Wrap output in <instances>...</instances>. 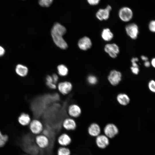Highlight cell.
I'll return each instance as SVG.
<instances>
[{"instance_id": "1", "label": "cell", "mask_w": 155, "mask_h": 155, "mask_svg": "<svg viewBox=\"0 0 155 155\" xmlns=\"http://www.w3.org/2000/svg\"><path fill=\"white\" fill-rule=\"evenodd\" d=\"M66 32L65 27L58 23L54 24L51 30V35L54 43L62 49H65L67 47V43L63 37Z\"/></svg>"}, {"instance_id": "2", "label": "cell", "mask_w": 155, "mask_h": 155, "mask_svg": "<svg viewBox=\"0 0 155 155\" xmlns=\"http://www.w3.org/2000/svg\"><path fill=\"white\" fill-rule=\"evenodd\" d=\"M28 125L30 131L34 135H37L41 134L44 130L42 123L37 119L31 120Z\"/></svg>"}, {"instance_id": "3", "label": "cell", "mask_w": 155, "mask_h": 155, "mask_svg": "<svg viewBox=\"0 0 155 155\" xmlns=\"http://www.w3.org/2000/svg\"><path fill=\"white\" fill-rule=\"evenodd\" d=\"M34 141L37 146L41 149L46 148L50 144V140L48 137L43 134L36 135Z\"/></svg>"}, {"instance_id": "4", "label": "cell", "mask_w": 155, "mask_h": 155, "mask_svg": "<svg viewBox=\"0 0 155 155\" xmlns=\"http://www.w3.org/2000/svg\"><path fill=\"white\" fill-rule=\"evenodd\" d=\"M118 15L122 21L127 22L131 20L133 17V13L131 8L127 7H124L119 10Z\"/></svg>"}, {"instance_id": "5", "label": "cell", "mask_w": 155, "mask_h": 155, "mask_svg": "<svg viewBox=\"0 0 155 155\" xmlns=\"http://www.w3.org/2000/svg\"><path fill=\"white\" fill-rule=\"evenodd\" d=\"M58 90L61 94L66 95L69 93L73 88L72 83L68 81H62L57 85Z\"/></svg>"}, {"instance_id": "6", "label": "cell", "mask_w": 155, "mask_h": 155, "mask_svg": "<svg viewBox=\"0 0 155 155\" xmlns=\"http://www.w3.org/2000/svg\"><path fill=\"white\" fill-rule=\"evenodd\" d=\"M125 31L131 39H136L139 34V28L135 23H132L127 25L125 28Z\"/></svg>"}, {"instance_id": "7", "label": "cell", "mask_w": 155, "mask_h": 155, "mask_svg": "<svg viewBox=\"0 0 155 155\" xmlns=\"http://www.w3.org/2000/svg\"><path fill=\"white\" fill-rule=\"evenodd\" d=\"M105 52L112 58H115L119 52V49L118 45L115 43L108 44L104 47Z\"/></svg>"}, {"instance_id": "8", "label": "cell", "mask_w": 155, "mask_h": 155, "mask_svg": "<svg viewBox=\"0 0 155 155\" xmlns=\"http://www.w3.org/2000/svg\"><path fill=\"white\" fill-rule=\"evenodd\" d=\"M122 74L120 72L114 70L111 71L108 76V80L111 84L116 86L121 81Z\"/></svg>"}, {"instance_id": "9", "label": "cell", "mask_w": 155, "mask_h": 155, "mask_svg": "<svg viewBox=\"0 0 155 155\" xmlns=\"http://www.w3.org/2000/svg\"><path fill=\"white\" fill-rule=\"evenodd\" d=\"M104 131L105 135L107 137L112 138L118 134L119 130L115 125L112 123H109L104 127Z\"/></svg>"}, {"instance_id": "10", "label": "cell", "mask_w": 155, "mask_h": 155, "mask_svg": "<svg viewBox=\"0 0 155 155\" xmlns=\"http://www.w3.org/2000/svg\"><path fill=\"white\" fill-rule=\"evenodd\" d=\"M112 7L109 5H107L104 9H100L96 12V18L100 21L106 20L109 17L110 12Z\"/></svg>"}, {"instance_id": "11", "label": "cell", "mask_w": 155, "mask_h": 155, "mask_svg": "<svg viewBox=\"0 0 155 155\" xmlns=\"http://www.w3.org/2000/svg\"><path fill=\"white\" fill-rule=\"evenodd\" d=\"M82 111L80 107L76 104H71L68 107L67 113L70 117L73 118H76L81 114Z\"/></svg>"}, {"instance_id": "12", "label": "cell", "mask_w": 155, "mask_h": 155, "mask_svg": "<svg viewBox=\"0 0 155 155\" xmlns=\"http://www.w3.org/2000/svg\"><path fill=\"white\" fill-rule=\"evenodd\" d=\"M62 125L64 129L69 131L75 130L77 127L75 120L70 117L64 119L62 122Z\"/></svg>"}, {"instance_id": "13", "label": "cell", "mask_w": 155, "mask_h": 155, "mask_svg": "<svg viewBox=\"0 0 155 155\" xmlns=\"http://www.w3.org/2000/svg\"><path fill=\"white\" fill-rule=\"evenodd\" d=\"M78 46L81 50L86 51L90 49L92 46V42L90 39L87 36H84L81 38L78 41Z\"/></svg>"}, {"instance_id": "14", "label": "cell", "mask_w": 155, "mask_h": 155, "mask_svg": "<svg viewBox=\"0 0 155 155\" xmlns=\"http://www.w3.org/2000/svg\"><path fill=\"white\" fill-rule=\"evenodd\" d=\"M96 137V143L99 148L104 149L108 145L109 143L108 138L105 135H100Z\"/></svg>"}, {"instance_id": "15", "label": "cell", "mask_w": 155, "mask_h": 155, "mask_svg": "<svg viewBox=\"0 0 155 155\" xmlns=\"http://www.w3.org/2000/svg\"><path fill=\"white\" fill-rule=\"evenodd\" d=\"M57 142L61 146L67 147L71 143V139L68 134L64 133L59 136L57 138Z\"/></svg>"}, {"instance_id": "16", "label": "cell", "mask_w": 155, "mask_h": 155, "mask_svg": "<svg viewBox=\"0 0 155 155\" xmlns=\"http://www.w3.org/2000/svg\"><path fill=\"white\" fill-rule=\"evenodd\" d=\"M31 121L30 115L28 113H23L19 116L18 118L19 123L22 126L28 125Z\"/></svg>"}, {"instance_id": "17", "label": "cell", "mask_w": 155, "mask_h": 155, "mask_svg": "<svg viewBox=\"0 0 155 155\" xmlns=\"http://www.w3.org/2000/svg\"><path fill=\"white\" fill-rule=\"evenodd\" d=\"M100 131L101 129L99 126L96 123L92 124L88 129L89 134L93 137H97L100 135Z\"/></svg>"}, {"instance_id": "18", "label": "cell", "mask_w": 155, "mask_h": 155, "mask_svg": "<svg viewBox=\"0 0 155 155\" xmlns=\"http://www.w3.org/2000/svg\"><path fill=\"white\" fill-rule=\"evenodd\" d=\"M15 71L16 73L21 77H24L26 76L28 71V67L21 64H18L16 65Z\"/></svg>"}, {"instance_id": "19", "label": "cell", "mask_w": 155, "mask_h": 155, "mask_svg": "<svg viewBox=\"0 0 155 155\" xmlns=\"http://www.w3.org/2000/svg\"><path fill=\"white\" fill-rule=\"evenodd\" d=\"M101 35L103 40L106 41L111 40L113 37V33L108 28L104 29L102 32Z\"/></svg>"}, {"instance_id": "20", "label": "cell", "mask_w": 155, "mask_h": 155, "mask_svg": "<svg viewBox=\"0 0 155 155\" xmlns=\"http://www.w3.org/2000/svg\"><path fill=\"white\" fill-rule=\"evenodd\" d=\"M117 100L119 103L123 105H126L130 102L129 97L125 94H120L117 96Z\"/></svg>"}, {"instance_id": "21", "label": "cell", "mask_w": 155, "mask_h": 155, "mask_svg": "<svg viewBox=\"0 0 155 155\" xmlns=\"http://www.w3.org/2000/svg\"><path fill=\"white\" fill-rule=\"evenodd\" d=\"M57 69L58 74L61 76H65L68 73V69L66 66L63 64L59 65L57 67Z\"/></svg>"}, {"instance_id": "22", "label": "cell", "mask_w": 155, "mask_h": 155, "mask_svg": "<svg viewBox=\"0 0 155 155\" xmlns=\"http://www.w3.org/2000/svg\"><path fill=\"white\" fill-rule=\"evenodd\" d=\"M71 153L70 150L65 146L60 147L57 151V155H70Z\"/></svg>"}, {"instance_id": "23", "label": "cell", "mask_w": 155, "mask_h": 155, "mask_svg": "<svg viewBox=\"0 0 155 155\" xmlns=\"http://www.w3.org/2000/svg\"><path fill=\"white\" fill-rule=\"evenodd\" d=\"M9 136L7 134H3L0 130V148L3 147L9 140Z\"/></svg>"}, {"instance_id": "24", "label": "cell", "mask_w": 155, "mask_h": 155, "mask_svg": "<svg viewBox=\"0 0 155 155\" xmlns=\"http://www.w3.org/2000/svg\"><path fill=\"white\" fill-rule=\"evenodd\" d=\"M53 0H38V3L41 6L49 7L53 2Z\"/></svg>"}, {"instance_id": "25", "label": "cell", "mask_w": 155, "mask_h": 155, "mask_svg": "<svg viewBox=\"0 0 155 155\" xmlns=\"http://www.w3.org/2000/svg\"><path fill=\"white\" fill-rule=\"evenodd\" d=\"M148 86L149 90L152 92L155 93V80H150Z\"/></svg>"}, {"instance_id": "26", "label": "cell", "mask_w": 155, "mask_h": 155, "mask_svg": "<svg viewBox=\"0 0 155 155\" xmlns=\"http://www.w3.org/2000/svg\"><path fill=\"white\" fill-rule=\"evenodd\" d=\"M87 81L90 84L94 85L97 82V79L95 76L90 75L87 78Z\"/></svg>"}, {"instance_id": "27", "label": "cell", "mask_w": 155, "mask_h": 155, "mask_svg": "<svg viewBox=\"0 0 155 155\" xmlns=\"http://www.w3.org/2000/svg\"><path fill=\"white\" fill-rule=\"evenodd\" d=\"M148 27L150 31L155 33V20H152L149 22Z\"/></svg>"}, {"instance_id": "28", "label": "cell", "mask_w": 155, "mask_h": 155, "mask_svg": "<svg viewBox=\"0 0 155 155\" xmlns=\"http://www.w3.org/2000/svg\"><path fill=\"white\" fill-rule=\"evenodd\" d=\"M131 69L132 73L135 75H137L139 72V67L131 66Z\"/></svg>"}, {"instance_id": "29", "label": "cell", "mask_w": 155, "mask_h": 155, "mask_svg": "<svg viewBox=\"0 0 155 155\" xmlns=\"http://www.w3.org/2000/svg\"><path fill=\"white\" fill-rule=\"evenodd\" d=\"M138 61V59L137 57H133L131 60L132 65L133 67H139L137 62Z\"/></svg>"}, {"instance_id": "30", "label": "cell", "mask_w": 155, "mask_h": 155, "mask_svg": "<svg viewBox=\"0 0 155 155\" xmlns=\"http://www.w3.org/2000/svg\"><path fill=\"white\" fill-rule=\"evenodd\" d=\"M88 3L92 5H96L98 4L100 0H87Z\"/></svg>"}, {"instance_id": "31", "label": "cell", "mask_w": 155, "mask_h": 155, "mask_svg": "<svg viewBox=\"0 0 155 155\" xmlns=\"http://www.w3.org/2000/svg\"><path fill=\"white\" fill-rule=\"evenodd\" d=\"M46 84L47 86L50 88L52 89H55L57 88V84L53 82L52 83H46Z\"/></svg>"}, {"instance_id": "32", "label": "cell", "mask_w": 155, "mask_h": 155, "mask_svg": "<svg viewBox=\"0 0 155 155\" xmlns=\"http://www.w3.org/2000/svg\"><path fill=\"white\" fill-rule=\"evenodd\" d=\"M54 82L57 84L59 80V77L56 74H53L52 76Z\"/></svg>"}, {"instance_id": "33", "label": "cell", "mask_w": 155, "mask_h": 155, "mask_svg": "<svg viewBox=\"0 0 155 155\" xmlns=\"http://www.w3.org/2000/svg\"><path fill=\"white\" fill-rule=\"evenodd\" d=\"M46 83H54L52 76L50 75H47L46 77Z\"/></svg>"}, {"instance_id": "34", "label": "cell", "mask_w": 155, "mask_h": 155, "mask_svg": "<svg viewBox=\"0 0 155 155\" xmlns=\"http://www.w3.org/2000/svg\"><path fill=\"white\" fill-rule=\"evenodd\" d=\"M5 52V49L2 46L0 45V57L3 56Z\"/></svg>"}, {"instance_id": "35", "label": "cell", "mask_w": 155, "mask_h": 155, "mask_svg": "<svg viewBox=\"0 0 155 155\" xmlns=\"http://www.w3.org/2000/svg\"><path fill=\"white\" fill-rule=\"evenodd\" d=\"M144 66L146 67H149L151 65L150 62L148 61H147L144 62Z\"/></svg>"}, {"instance_id": "36", "label": "cell", "mask_w": 155, "mask_h": 155, "mask_svg": "<svg viewBox=\"0 0 155 155\" xmlns=\"http://www.w3.org/2000/svg\"><path fill=\"white\" fill-rule=\"evenodd\" d=\"M151 65L155 68V57L152 59L150 62Z\"/></svg>"}, {"instance_id": "37", "label": "cell", "mask_w": 155, "mask_h": 155, "mask_svg": "<svg viewBox=\"0 0 155 155\" xmlns=\"http://www.w3.org/2000/svg\"><path fill=\"white\" fill-rule=\"evenodd\" d=\"M141 58L142 60L144 61H148V57L144 55H142L141 57Z\"/></svg>"}, {"instance_id": "38", "label": "cell", "mask_w": 155, "mask_h": 155, "mask_svg": "<svg viewBox=\"0 0 155 155\" xmlns=\"http://www.w3.org/2000/svg\"><path fill=\"white\" fill-rule=\"evenodd\" d=\"M26 155V154H23V155Z\"/></svg>"}]
</instances>
